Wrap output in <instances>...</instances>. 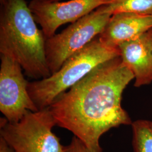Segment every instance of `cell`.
I'll return each instance as SVG.
<instances>
[{
    "mask_svg": "<svg viewBox=\"0 0 152 152\" xmlns=\"http://www.w3.org/2000/svg\"><path fill=\"white\" fill-rule=\"evenodd\" d=\"M133 79L120 56L99 65L49 107L56 125L72 132L90 152H103L99 140L104 134L132 123L121 101Z\"/></svg>",
    "mask_w": 152,
    "mask_h": 152,
    "instance_id": "cell-1",
    "label": "cell"
},
{
    "mask_svg": "<svg viewBox=\"0 0 152 152\" xmlns=\"http://www.w3.org/2000/svg\"><path fill=\"white\" fill-rule=\"evenodd\" d=\"M0 10L1 55L16 61L27 76L36 80L51 76L46 38L26 0H8Z\"/></svg>",
    "mask_w": 152,
    "mask_h": 152,
    "instance_id": "cell-2",
    "label": "cell"
},
{
    "mask_svg": "<svg viewBox=\"0 0 152 152\" xmlns=\"http://www.w3.org/2000/svg\"><path fill=\"white\" fill-rule=\"evenodd\" d=\"M118 56V48L109 46L98 37L73 55L49 77L28 82L29 94L38 110L48 108L96 67Z\"/></svg>",
    "mask_w": 152,
    "mask_h": 152,
    "instance_id": "cell-3",
    "label": "cell"
},
{
    "mask_svg": "<svg viewBox=\"0 0 152 152\" xmlns=\"http://www.w3.org/2000/svg\"><path fill=\"white\" fill-rule=\"evenodd\" d=\"M56 125L49 108L29 111L16 122L1 118L0 137L14 152H63L65 146L53 132Z\"/></svg>",
    "mask_w": 152,
    "mask_h": 152,
    "instance_id": "cell-4",
    "label": "cell"
},
{
    "mask_svg": "<svg viewBox=\"0 0 152 152\" xmlns=\"http://www.w3.org/2000/svg\"><path fill=\"white\" fill-rule=\"evenodd\" d=\"M111 16L95 10L71 24L60 33L48 38L46 55L51 73L58 71L73 55L98 37Z\"/></svg>",
    "mask_w": 152,
    "mask_h": 152,
    "instance_id": "cell-5",
    "label": "cell"
},
{
    "mask_svg": "<svg viewBox=\"0 0 152 152\" xmlns=\"http://www.w3.org/2000/svg\"><path fill=\"white\" fill-rule=\"evenodd\" d=\"M0 110L7 121L16 122L28 112L39 110L28 91L20 65L1 55Z\"/></svg>",
    "mask_w": 152,
    "mask_h": 152,
    "instance_id": "cell-6",
    "label": "cell"
},
{
    "mask_svg": "<svg viewBox=\"0 0 152 152\" xmlns=\"http://www.w3.org/2000/svg\"><path fill=\"white\" fill-rule=\"evenodd\" d=\"M107 2L108 0H70L44 2L32 0L28 5L47 39L54 36L60 26L77 22Z\"/></svg>",
    "mask_w": 152,
    "mask_h": 152,
    "instance_id": "cell-7",
    "label": "cell"
},
{
    "mask_svg": "<svg viewBox=\"0 0 152 152\" xmlns=\"http://www.w3.org/2000/svg\"><path fill=\"white\" fill-rule=\"evenodd\" d=\"M120 57L135 77L134 86L152 82V29L140 36L120 44Z\"/></svg>",
    "mask_w": 152,
    "mask_h": 152,
    "instance_id": "cell-8",
    "label": "cell"
},
{
    "mask_svg": "<svg viewBox=\"0 0 152 152\" xmlns=\"http://www.w3.org/2000/svg\"><path fill=\"white\" fill-rule=\"evenodd\" d=\"M152 29V15L120 12L112 15L99 36L104 44L118 48L120 44L132 39Z\"/></svg>",
    "mask_w": 152,
    "mask_h": 152,
    "instance_id": "cell-9",
    "label": "cell"
},
{
    "mask_svg": "<svg viewBox=\"0 0 152 152\" xmlns=\"http://www.w3.org/2000/svg\"><path fill=\"white\" fill-rule=\"evenodd\" d=\"M96 10L111 15L120 12L152 15V0H108Z\"/></svg>",
    "mask_w": 152,
    "mask_h": 152,
    "instance_id": "cell-10",
    "label": "cell"
},
{
    "mask_svg": "<svg viewBox=\"0 0 152 152\" xmlns=\"http://www.w3.org/2000/svg\"><path fill=\"white\" fill-rule=\"evenodd\" d=\"M134 152H152L151 121L139 120L132 123Z\"/></svg>",
    "mask_w": 152,
    "mask_h": 152,
    "instance_id": "cell-11",
    "label": "cell"
},
{
    "mask_svg": "<svg viewBox=\"0 0 152 152\" xmlns=\"http://www.w3.org/2000/svg\"><path fill=\"white\" fill-rule=\"evenodd\" d=\"M0 152H14L2 138L0 137Z\"/></svg>",
    "mask_w": 152,
    "mask_h": 152,
    "instance_id": "cell-12",
    "label": "cell"
},
{
    "mask_svg": "<svg viewBox=\"0 0 152 152\" xmlns=\"http://www.w3.org/2000/svg\"><path fill=\"white\" fill-rule=\"evenodd\" d=\"M39 2H56V1H59L60 0H36Z\"/></svg>",
    "mask_w": 152,
    "mask_h": 152,
    "instance_id": "cell-13",
    "label": "cell"
},
{
    "mask_svg": "<svg viewBox=\"0 0 152 152\" xmlns=\"http://www.w3.org/2000/svg\"><path fill=\"white\" fill-rule=\"evenodd\" d=\"M8 0H0V6L4 5L7 2Z\"/></svg>",
    "mask_w": 152,
    "mask_h": 152,
    "instance_id": "cell-14",
    "label": "cell"
},
{
    "mask_svg": "<svg viewBox=\"0 0 152 152\" xmlns=\"http://www.w3.org/2000/svg\"><path fill=\"white\" fill-rule=\"evenodd\" d=\"M151 127H152V122H151Z\"/></svg>",
    "mask_w": 152,
    "mask_h": 152,
    "instance_id": "cell-15",
    "label": "cell"
}]
</instances>
